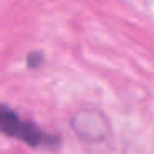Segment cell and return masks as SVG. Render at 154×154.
I'll return each instance as SVG.
<instances>
[{
    "instance_id": "1",
    "label": "cell",
    "mask_w": 154,
    "mask_h": 154,
    "mask_svg": "<svg viewBox=\"0 0 154 154\" xmlns=\"http://www.w3.org/2000/svg\"><path fill=\"white\" fill-rule=\"evenodd\" d=\"M0 133L17 137L32 147H37L47 141V136H43V133L33 123L22 121L14 109L4 104H0Z\"/></svg>"
},
{
    "instance_id": "2",
    "label": "cell",
    "mask_w": 154,
    "mask_h": 154,
    "mask_svg": "<svg viewBox=\"0 0 154 154\" xmlns=\"http://www.w3.org/2000/svg\"><path fill=\"white\" fill-rule=\"evenodd\" d=\"M27 63H28V66H30V68H38L42 63H43V55H42L40 51H33V53L28 55Z\"/></svg>"
}]
</instances>
